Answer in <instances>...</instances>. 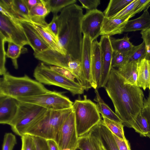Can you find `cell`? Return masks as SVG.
<instances>
[{"instance_id": "obj_18", "label": "cell", "mask_w": 150, "mask_h": 150, "mask_svg": "<svg viewBox=\"0 0 150 150\" xmlns=\"http://www.w3.org/2000/svg\"><path fill=\"white\" fill-rule=\"evenodd\" d=\"M129 19H110L105 17L102 25L100 35L111 36L120 34L124 32Z\"/></svg>"}, {"instance_id": "obj_47", "label": "cell", "mask_w": 150, "mask_h": 150, "mask_svg": "<svg viewBox=\"0 0 150 150\" xmlns=\"http://www.w3.org/2000/svg\"><path fill=\"white\" fill-rule=\"evenodd\" d=\"M33 137L36 150H49L46 139L37 137Z\"/></svg>"}, {"instance_id": "obj_38", "label": "cell", "mask_w": 150, "mask_h": 150, "mask_svg": "<svg viewBox=\"0 0 150 150\" xmlns=\"http://www.w3.org/2000/svg\"><path fill=\"white\" fill-rule=\"evenodd\" d=\"M0 37V74L3 75L7 72L5 67L6 52L5 50V43L7 42L6 39L1 35Z\"/></svg>"}, {"instance_id": "obj_23", "label": "cell", "mask_w": 150, "mask_h": 150, "mask_svg": "<svg viewBox=\"0 0 150 150\" xmlns=\"http://www.w3.org/2000/svg\"><path fill=\"white\" fill-rule=\"evenodd\" d=\"M125 80V83L136 86L137 76V62L132 61L125 63L117 69Z\"/></svg>"}, {"instance_id": "obj_11", "label": "cell", "mask_w": 150, "mask_h": 150, "mask_svg": "<svg viewBox=\"0 0 150 150\" xmlns=\"http://www.w3.org/2000/svg\"><path fill=\"white\" fill-rule=\"evenodd\" d=\"M105 16L103 12L96 9L86 11L81 21V28L83 35L88 36L93 42L100 35Z\"/></svg>"}, {"instance_id": "obj_46", "label": "cell", "mask_w": 150, "mask_h": 150, "mask_svg": "<svg viewBox=\"0 0 150 150\" xmlns=\"http://www.w3.org/2000/svg\"><path fill=\"white\" fill-rule=\"evenodd\" d=\"M52 70L57 72L62 76L72 81H74L75 76L69 70L62 67L55 66H49Z\"/></svg>"}, {"instance_id": "obj_19", "label": "cell", "mask_w": 150, "mask_h": 150, "mask_svg": "<svg viewBox=\"0 0 150 150\" xmlns=\"http://www.w3.org/2000/svg\"><path fill=\"white\" fill-rule=\"evenodd\" d=\"M137 64V86L150 91V61L144 58L138 61Z\"/></svg>"}, {"instance_id": "obj_29", "label": "cell", "mask_w": 150, "mask_h": 150, "mask_svg": "<svg viewBox=\"0 0 150 150\" xmlns=\"http://www.w3.org/2000/svg\"><path fill=\"white\" fill-rule=\"evenodd\" d=\"M134 0H111L103 13L105 17L109 18L118 13Z\"/></svg>"}, {"instance_id": "obj_6", "label": "cell", "mask_w": 150, "mask_h": 150, "mask_svg": "<svg viewBox=\"0 0 150 150\" xmlns=\"http://www.w3.org/2000/svg\"><path fill=\"white\" fill-rule=\"evenodd\" d=\"M47 110L36 104L19 101L17 113L9 125L11 130L21 137L42 117Z\"/></svg>"}, {"instance_id": "obj_32", "label": "cell", "mask_w": 150, "mask_h": 150, "mask_svg": "<svg viewBox=\"0 0 150 150\" xmlns=\"http://www.w3.org/2000/svg\"><path fill=\"white\" fill-rule=\"evenodd\" d=\"M46 6L50 12L57 14L65 7L74 4L76 0H44Z\"/></svg>"}, {"instance_id": "obj_51", "label": "cell", "mask_w": 150, "mask_h": 150, "mask_svg": "<svg viewBox=\"0 0 150 150\" xmlns=\"http://www.w3.org/2000/svg\"><path fill=\"white\" fill-rule=\"evenodd\" d=\"M99 134V141L100 147V150H107L103 142V139L100 136Z\"/></svg>"}, {"instance_id": "obj_44", "label": "cell", "mask_w": 150, "mask_h": 150, "mask_svg": "<svg viewBox=\"0 0 150 150\" xmlns=\"http://www.w3.org/2000/svg\"><path fill=\"white\" fill-rule=\"evenodd\" d=\"M141 112L147 121L149 126V134L150 136V91L148 96L146 98L144 99V106Z\"/></svg>"}, {"instance_id": "obj_31", "label": "cell", "mask_w": 150, "mask_h": 150, "mask_svg": "<svg viewBox=\"0 0 150 150\" xmlns=\"http://www.w3.org/2000/svg\"><path fill=\"white\" fill-rule=\"evenodd\" d=\"M132 128L141 136L150 138L147 121L141 111L138 115Z\"/></svg>"}, {"instance_id": "obj_9", "label": "cell", "mask_w": 150, "mask_h": 150, "mask_svg": "<svg viewBox=\"0 0 150 150\" xmlns=\"http://www.w3.org/2000/svg\"><path fill=\"white\" fill-rule=\"evenodd\" d=\"M78 139L75 114L73 110L61 126L57 144L59 150L66 149L76 150L78 149Z\"/></svg>"}, {"instance_id": "obj_39", "label": "cell", "mask_w": 150, "mask_h": 150, "mask_svg": "<svg viewBox=\"0 0 150 150\" xmlns=\"http://www.w3.org/2000/svg\"><path fill=\"white\" fill-rule=\"evenodd\" d=\"M21 150H36L33 136L25 134L21 137Z\"/></svg>"}, {"instance_id": "obj_25", "label": "cell", "mask_w": 150, "mask_h": 150, "mask_svg": "<svg viewBox=\"0 0 150 150\" xmlns=\"http://www.w3.org/2000/svg\"><path fill=\"white\" fill-rule=\"evenodd\" d=\"M97 89H95L96 96L94 100L97 102L96 106L99 113L101 115L102 117L122 124L123 122L121 119L104 101Z\"/></svg>"}, {"instance_id": "obj_12", "label": "cell", "mask_w": 150, "mask_h": 150, "mask_svg": "<svg viewBox=\"0 0 150 150\" xmlns=\"http://www.w3.org/2000/svg\"><path fill=\"white\" fill-rule=\"evenodd\" d=\"M109 37L102 35L100 44L102 62L101 76L98 89L104 87L109 77L112 66L113 51Z\"/></svg>"}, {"instance_id": "obj_43", "label": "cell", "mask_w": 150, "mask_h": 150, "mask_svg": "<svg viewBox=\"0 0 150 150\" xmlns=\"http://www.w3.org/2000/svg\"><path fill=\"white\" fill-rule=\"evenodd\" d=\"M150 6V0H138V2L134 11L130 15L129 18L133 17L136 14L148 9Z\"/></svg>"}, {"instance_id": "obj_3", "label": "cell", "mask_w": 150, "mask_h": 150, "mask_svg": "<svg viewBox=\"0 0 150 150\" xmlns=\"http://www.w3.org/2000/svg\"><path fill=\"white\" fill-rule=\"evenodd\" d=\"M49 91L42 84L26 74L16 77L7 72L0 79V95L17 98L38 95Z\"/></svg>"}, {"instance_id": "obj_7", "label": "cell", "mask_w": 150, "mask_h": 150, "mask_svg": "<svg viewBox=\"0 0 150 150\" xmlns=\"http://www.w3.org/2000/svg\"><path fill=\"white\" fill-rule=\"evenodd\" d=\"M33 75L36 80L40 83L61 87L68 90L73 95L82 94L85 90V87L79 82L62 76L42 62L35 67Z\"/></svg>"}, {"instance_id": "obj_27", "label": "cell", "mask_w": 150, "mask_h": 150, "mask_svg": "<svg viewBox=\"0 0 150 150\" xmlns=\"http://www.w3.org/2000/svg\"><path fill=\"white\" fill-rule=\"evenodd\" d=\"M95 127L109 150H119L112 133L105 125L103 120H101Z\"/></svg>"}, {"instance_id": "obj_24", "label": "cell", "mask_w": 150, "mask_h": 150, "mask_svg": "<svg viewBox=\"0 0 150 150\" xmlns=\"http://www.w3.org/2000/svg\"><path fill=\"white\" fill-rule=\"evenodd\" d=\"M31 23L42 39L50 49L67 55L66 52L59 45L58 41L48 29L47 26L44 27L33 23Z\"/></svg>"}, {"instance_id": "obj_4", "label": "cell", "mask_w": 150, "mask_h": 150, "mask_svg": "<svg viewBox=\"0 0 150 150\" xmlns=\"http://www.w3.org/2000/svg\"><path fill=\"white\" fill-rule=\"evenodd\" d=\"M72 108L59 110H48L42 117L28 129L24 134L40 137L57 143L61 126L73 111Z\"/></svg>"}, {"instance_id": "obj_41", "label": "cell", "mask_w": 150, "mask_h": 150, "mask_svg": "<svg viewBox=\"0 0 150 150\" xmlns=\"http://www.w3.org/2000/svg\"><path fill=\"white\" fill-rule=\"evenodd\" d=\"M140 34L145 45L146 54L144 58L150 61V28L141 31Z\"/></svg>"}, {"instance_id": "obj_2", "label": "cell", "mask_w": 150, "mask_h": 150, "mask_svg": "<svg viewBox=\"0 0 150 150\" xmlns=\"http://www.w3.org/2000/svg\"><path fill=\"white\" fill-rule=\"evenodd\" d=\"M81 6L75 4L64 8L59 15V43L67 55L81 62L83 38Z\"/></svg>"}, {"instance_id": "obj_49", "label": "cell", "mask_w": 150, "mask_h": 150, "mask_svg": "<svg viewBox=\"0 0 150 150\" xmlns=\"http://www.w3.org/2000/svg\"><path fill=\"white\" fill-rule=\"evenodd\" d=\"M24 1L30 11L33 7L41 2V0H24Z\"/></svg>"}, {"instance_id": "obj_17", "label": "cell", "mask_w": 150, "mask_h": 150, "mask_svg": "<svg viewBox=\"0 0 150 150\" xmlns=\"http://www.w3.org/2000/svg\"><path fill=\"white\" fill-rule=\"evenodd\" d=\"M92 43V42L88 36L83 35L81 62L85 79L91 86L92 81L91 61Z\"/></svg>"}, {"instance_id": "obj_16", "label": "cell", "mask_w": 150, "mask_h": 150, "mask_svg": "<svg viewBox=\"0 0 150 150\" xmlns=\"http://www.w3.org/2000/svg\"><path fill=\"white\" fill-rule=\"evenodd\" d=\"M29 43L35 53L50 49L42 39L30 22L20 21Z\"/></svg>"}, {"instance_id": "obj_48", "label": "cell", "mask_w": 150, "mask_h": 150, "mask_svg": "<svg viewBox=\"0 0 150 150\" xmlns=\"http://www.w3.org/2000/svg\"><path fill=\"white\" fill-rule=\"evenodd\" d=\"M112 134L119 150H131L130 144L127 139H122Z\"/></svg>"}, {"instance_id": "obj_10", "label": "cell", "mask_w": 150, "mask_h": 150, "mask_svg": "<svg viewBox=\"0 0 150 150\" xmlns=\"http://www.w3.org/2000/svg\"><path fill=\"white\" fill-rule=\"evenodd\" d=\"M0 35L7 42L11 41L22 47L29 43L20 21L11 20L0 13Z\"/></svg>"}, {"instance_id": "obj_20", "label": "cell", "mask_w": 150, "mask_h": 150, "mask_svg": "<svg viewBox=\"0 0 150 150\" xmlns=\"http://www.w3.org/2000/svg\"><path fill=\"white\" fill-rule=\"evenodd\" d=\"M78 149L81 150H100L99 134L95 126L87 134L79 137Z\"/></svg>"}, {"instance_id": "obj_52", "label": "cell", "mask_w": 150, "mask_h": 150, "mask_svg": "<svg viewBox=\"0 0 150 150\" xmlns=\"http://www.w3.org/2000/svg\"><path fill=\"white\" fill-rule=\"evenodd\" d=\"M62 150H70L69 149H63Z\"/></svg>"}, {"instance_id": "obj_5", "label": "cell", "mask_w": 150, "mask_h": 150, "mask_svg": "<svg viewBox=\"0 0 150 150\" xmlns=\"http://www.w3.org/2000/svg\"><path fill=\"white\" fill-rule=\"evenodd\" d=\"M72 108L78 138L88 133L101 120L96 104L86 95L82 100H75Z\"/></svg>"}, {"instance_id": "obj_35", "label": "cell", "mask_w": 150, "mask_h": 150, "mask_svg": "<svg viewBox=\"0 0 150 150\" xmlns=\"http://www.w3.org/2000/svg\"><path fill=\"white\" fill-rule=\"evenodd\" d=\"M13 5L15 11L27 22H30L29 12L24 0H13Z\"/></svg>"}, {"instance_id": "obj_34", "label": "cell", "mask_w": 150, "mask_h": 150, "mask_svg": "<svg viewBox=\"0 0 150 150\" xmlns=\"http://www.w3.org/2000/svg\"><path fill=\"white\" fill-rule=\"evenodd\" d=\"M146 54L145 45L144 42H143L138 45L134 46L127 55V62L134 61L137 62L144 58Z\"/></svg>"}, {"instance_id": "obj_40", "label": "cell", "mask_w": 150, "mask_h": 150, "mask_svg": "<svg viewBox=\"0 0 150 150\" xmlns=\"http://www.w3.org/2000/svg\"><path fill=\"white\" fill-rule=\"evenodd\" d=\"M47 28L59 42V15L56 14H54L52 20L48 24Z\"/></svg>"}, {"instance_id": "obj_1", "label": "cell", "mask_w": 150, "mask_h": 150, "mask_svg": "<svg viewBox=\"0 0 150 150\" xmlns=\"http://www.w3.org/2000/svg\"><path fill=\"white\" fill-rule=\"evenodd\" d=\"M117 69L112 67L104 87L122 124L132 128L144 106V95L140 88L126 84Z\"/></svg>"}, {"instance_id": "obj_26", "label": "cell", "mask_w": 150, "mask_h": 150, "mask_svg": "<svg viewBox=\"0 0 150 150\" xmlns=\"http://www.w3.org/2000/svg\"><path fill=\"white\" fill-rule=\"evenodd\" d=\"M109 38L113 52L120 53L127 55L134 46L130 42L127 34L121 38L116 39L111 36Z\"/></svg>"}, {"instance_id": "obj_33", "label": "cell", "mask_w": 150, "mask_h": 150, "mask_svg": "<svg viewBox=\"0 0 150 150\" xmlns=\"http://www.w3.org/2000/svg\"><path fill=\"white\" fill-rule=\"evenodd\" d=\"M103 121L105 125L114 134L120 139L125 140L124 131V125L122 123L118 122L102 117Z\"/></svg>"}, {"instance_id": "obj_45", "label": "cell", "mask_w": 150, "mask_h": 150, "mask_svg": "<svg viewBox=\"0 0 150 150\" xmlns=\"http://www.w3.org/2000/svg\"><path fill=\"white\" fill-rule=\"evenodd\" d=\"M79 1L81 4L82 8L86 9V11L97 9V8L100 3V0H79Z\"/></svg>"}, {"instance_id": "obj_36", "label": "cell", "mask_w": 150, "mask_h": 150, "mask_svg": "<svg viewBox=\"0 0 150 150\" xmlns=\"http://www.w3.org/2000/svg\"><path fill=\"white\" fill-rule=\"evenodd\" d=\"M138 1V0H134L118 13L108 18L113 19H129V17L134 11Z\"/></svg>"}, {"instance_id": "obj_37", "label": "cell", "mask_w": 150, "mask_h": 150, "mask_svg": "<svg viewBox=\"0 0 150 150\" xmlns=\"http://www.w3.org/2000/svg\"><path fill=\"white\" fill-rule=\"evenodd\" d=\"M17 144L15 136L11 132L6 133L4 136L1 150H13Z\"/></svg>"}, {"instance_id": "obj_21", "label": "cell", "mask_w": 150, "mask_h": 150, "mask_svg": "<svg viewBox=\"0 0 150 150\" xmlns=\"http://www.w3.org/2000/svg\"><path fill=\"white\" fill-rule=\"evenodd\" d=\"M44 2V0L33 7L30 11L29 15L31 23L44 27L48 24L45 20L46 17L50 12Z\"/></svg>"}, {"instance_id": "obj_42", "label": "cell", "mask_w": 150, "mask_h": 150, "mask_svg": "<svg viewBox=\"0 0 150 150\" xmlns=\"http://www.w3.org/2000/svg\"><path fill=\"white\" fill-rule=\"evenodd\" d=\"M126 62V55L120 53L113 52L112 62V67L118 68Z\"/></svg>"}, {"instance_id": "obj_50", "label": "cell", "mask_w": 150, "mask_h": 150, "mask_svg": "<svg viewBox=\"0 0 150 150\" xmlns=\"http://www.w3.org/2000/svg\"><path fill=\"white\" fill-rule=\"evenodd\" d=\"M47 140L49 150H59L57 144L54 140Z\"/></svg>"}, {"instance_id": "obj_8", "label": "cell", "mask_w": 150, "mask_h": 150, "mask_svg": "<svg viewBox=\"0 0 150 150\" xmlns=\"http://www.w3.org/2000/svg\"><path fill=\"white\" fill-rule=\"evenodd\" d=\"M19 101L33 104L48 110H59L72 108L73 103L61 92L49 91L31 97L16 98Z\"/></svg>"}, {"instance_id": "obj_30", "label": "cell", "mask_w": 150, "mask_h": 150, "mask_svg": "<svg viewBox=\"0 0 150 150\" xmlns=\"http://www.w3.org/2000/svg\"><path fill=\"white\" fill-rule=\"evenodd\" d=\"M8 42V47L6 52V56L12 59L15 68L17 69L18 67L17 59L21 54L27 51V49L12 41H9Z\"/></svg>"}, {"instance_id": "obj_14", "label": "cell", "mask_w": 150, "mask_h": 150, "mask_svg": "<svg viewBox=\"0 0 150 150\" xmlns=\"http://www.w3.org/2000/svg\"><path fill=\"white\" fill-rule=\"evenodd\" d=\"M35 57L44 63L64 68L69 70L68 63L71 58L67 55L50 49L39 53H34Z\"/></svg>"}, {"instance_id": "obj_22", "label": "cell", "mask_w": 150, "mask_h": 150, "mask_svg": "<svg viewBox=\"0 0 150 150\" xmlns=\"http://www.w3.org/2000/svg\"><path fill=\"white\" fill-rule=\"evenodd\" d=\"M148 9L145 10L139 17L129 20L126 25L124 32L142 31L150 28V15Z\"/></svg>"}, {"instance_id": "obj_28", "label": "cell", "mask_w": 150, "mask_h": 150, "mask_svg": "<svg viewBox=\"0 0 150 150\" xmlns=\"http://www.w3.org/2000/svg\"><path fill=\"white\" fill-rule=\"evenodd\" d=\"M69 70L75 76L79 83L87 91L91 87L86 81L83 75L81 62L78 60H71L68 63Z\"/></svg>"}, {"instance_id": "obj_13", "label": "cell", "mask_w": 150, "mask_h": 150, "mask_svg": "<svg viewBox=\"0 0 150 150\" xmlns=\"http://www.w3.org/2000/svg\"><path fill=\"white\" fill-rule=\"evenodd\" d=\"M19 101L10 96L0 95V123L9 125L18 111Z\"/></svg>"}, {"instance_id": "obj_15", "label": "cell", "mask_w": 150, "mask_h": 150, "mask_svg": "<svg viewBox=\"0 0 150 150\" xmlns=\"http://www.w3.org/2000/svg\"><path fill=\"white\" fill-rule=\"evenodd\" d=\"M102 67L100 47L96 40L92 42L91 61V86L95 89L98 88L100 79Z\"/></svg>"}]
</instances>
